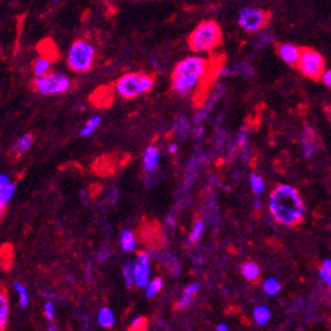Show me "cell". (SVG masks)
Here are the masks:
<instances>
[{
	"label": "cell",
	"mask_w": 331,
	"mask_h": 331,
	"mask_svg": "<svg viewBox=\"0 0 331 331\" xmlns=\"http://www.w3.org/2000/svg\"><path fill=\"white\" fill-rule=\"evenodd\" d=\"M215 62L201 55H190L176 65L172 72V90L178 97H194L211 81Z\"/></svg>",
	"instance_id": "cell-1"
},
{
	"label": "cell",
	"mask_w": 331,
	"mask_h": 331,
	"mask_svg": "<svg viewBox=\"0 0 331 331\" xmlns=\"http://www.w3.org/2000/svg\"><path fill=\"white\" fill-rule=\"evenodd\" d=\"M269 211L277 223L293 229L304 222L306 207L296 187L279 185L269 197Z\"/></svg>",
	"instance_id": "cell-2"
},
{
	"label": "cell",
	"mask_w": 331,
	"mask_h": 331,
	"mask_svg": "<svg viewBox=\"0 0 331 331\" xmlns=\"http://www.w3.org/2000/svg\"><path fill=\"white\" fill-rule=\"evenodd\" d=\"M223 40L221 25L214 20H206L194 28L189 34L187 44L194 53H210L221 45Z\"/></svg>",
	"instance_id": "cell-3"
},
{
	"label": "cell",
	"mask_w": 331,
	"mask_h": 331,
	"mask_svg": "<svg viewBox=\"0 0 331 331\" xmlns=\"http://www.w3.org/2000/svg\"><path fill=\"white\" fill-rule=\"evenodd\" d=\"M154 86V78L145 73H127L115 83V93L123 99H135L144 95Z\"/></svg>",
	"instance_id": "cell-4"
},
{
	"label": "cell",
	"mask_w": 331,
	"mask_h": 331,
	"mask_svg": "<svg viewBox=\"0 0 331 331\" xmlns=\"http://www.w3.org/2000/svg\"><path fill=\"white\" fill-rule=\"evenodd\" d=\"M95 57L97 49L91 41L86 38H78L69 48L66 65L74 73H87L93 68Z\"/></svg>",
	"instance_id": "cell-5"
},
{
	"label": "cell",
	"mask_w": 331,
	"mask_h": 331,
	"mask_svg": "<svg viewBox=\"0 0 331 331\" xmlns=\"http://www.w3.org/2000/svg\"><path fill=\"white\" fill-rule=\"evenodd\" d=\"M297 69L310 79L319 81L322 79L323 73L326 72L325 58L321 53L311 48H301V57Z\"/></svg>",
	"instance_id": "cell-6"
},
{
	"label": "cell",
	"mask_w": 331,
	"mask_h": 331,
	"mask_svg": "<svg viewBox=\"0 0 331 331\" xmlns=\"http://www.w3.org/2000/svg\"><path fill=\"white\" fill-rule=\"evenodd\" d=\"M32 87L41 95H58L72 87V79L62 73H51L41 78H34Z\"/></svg>",
	"instance_id": "cell-7"
},
{
	"label": "cell",
	"mask_w": 331,
	"mask_h": 331,
	"mask_svg": "<svg viewBox=\"0 0 331 331\" xmlns=\"http://www.w3.org/2000/svg\"><path fill=\"white\" fill-rule=\"evenodd\" d=\"M271 12L255 7H246L239 13L238 23L247 32H259L271 22Z\"/></svg>",
	"instance_id": "cell-8"
},
{
	"label": "cell",
	"mask_w": 331,
	"mask_h": 331,
	"mask_svg": "<svg viewBox=\"0 0 331 331\" xmlns=\"http://www.w3.org/2000/svg\"><path fill=\"white\" fill-rule=\"evenodd\" d=\"M149 276H151V256L145 252L140 251L137 252L133 260V285L137 288H147L149 284Z\"/></svg>",
	"instance_id": "cell-9"
},
{
	"label": "cell",
	"mask_w": 331,
	"mask_h": 331,
	"mask_svg": "<svg viewBox=\"0 0 331 331\" xmlns=\"http://www.w3.org/2000/svg\"><path fill=\"white\" fill-rule=\"evenodd\" d=\"M276 51L285 64H288L292 68H297L301 57V48L296 47L293 44H277Z\"/></svg>",
	"instance_id": "cell-10"
},
{
	"label": "cell",
	"mask_w": 331,
	"mask_h": 331,
	"mask_svg": "<svg viewBox=\"0 0 331 331\" xmlns=\"http://www.w3.org/2000/svg\"><path fill=\"white\" fill-rule=\"evenodd\" d=\"M160 164V149L156 145H149L143 153V166L148 174H154Z\"/></svg>",
	"instance_id": "cell-11"
},
{
	"label": "cell",
	"mask_w": 331,
	"mask_h": 331,
	"mask_svg": "<svg viewBox=\"0 0 331 331\" xmlns=\"http://www.w3.org/2000/svg\"><path fill=\"white\" fill-rule=\"evenodd\" d=\"M34 143V136L33 133H25V135L20 136L15 143L12 144L11 148V156L15 158L20 157L23 154H25Z\"/></svg>",
	"instance_id": "cell-12"
},
{
	"label": "cell",
	"mask_w": 331,
	"mask_h": 331,
	"mask_svg": "<svg viewBox=\"0 0 331 331\" xmlns=\"http://www.w3.org/2000/svg\"><path fill=\"white\" fill-rule=\"evenodd\" d=\"M51 58L49 55H40L32 64V73L34 74V78H41L51 73Z\"/></svg>",
	"instance_id": "cell-13"
},
{
	"label": "cell",
	"mask_w": 331,
	"mask_h": 331,
	"mask_svg": "<svg viewBox=\"0 0 331 331\" xmlns=\"http://www.w3.org/2000/svg\"><path fill=\"white\" fill-rule=\"evenodd\" d=\"M9 318V301L7 296V289L0 284V331H4L8 325Z\"/></svg>",
	"instance_id": "cell-14"
},
{
	"label": "cell",
	"mask_w": 331,
	"mask_h": 331,
	"mask_svg": "<svg viewBox=\"0 0 331 331\" xmlns=\"http://www.w3.org/2000/svg\"><path fill=\"white\" fill-rule=\"evenodd\" d=\"M201 289V284L198 282H193V284L187 285L186 289H185V292H183L182 297L179 298L177 304H176V309L177 310H182L186 309L189 306L193 304V300L197 296V293L200 292Z\"/></svg>",
	"instance_id": "cell-15"
},
{
	"label": "cell",
	"mask_w": 331,
	"mask_h": 331,
	"mask_svg": "<svg viewBox=\"0 0 331 331\" xmlns=\"http://www.w3.org/2000/svg\"><path fill=\"white\" fill-rule=\"evenodd\" d=\"M302 148L306 157H311L314 154L317 145H315V133L311 128H305L302 136Z\"/></svg>",
	"instance_id": "cell-16"
},
{
	"label": "cell",
	"mask_w": 331,
	"mask_h": 331,
	"mask_svg": "<svg viewBox=\"0 0 331 331\" xmlns=\"http://www.w3.org/2000/svg\"><path fill=\"white\" fill-rule=\"evenodd\" d=\"M120 247L124 252H133L137 247V238L136 235L132 232L131 229H124L123 232L120 233Z\"/></svg>",
	"instance_id": "cell-17"
},
{
	"label": "cell",
	"mask_w": 331,
	"mask_h": 331,
	"mask_svg": "<svg viewBox=\"0 0 331 331\" xmlns=\"http://www.w3.org/2000/svg\"><path fill=\"white\" fill-rule=\"evenodd\" d=\"M242 275L247 281H257L260 277V268L259 265L254 261H247L242 265Z\"/></svg>",
	"instance_id": "cell-18"
},
{
	"label": "cell",
	"mask_w": 331,
	"mask_h": 331,
	"mask_svg": "<svg viewBox=\"0 0 331 331\" xmlns=\"http://www.w3.org/2000/svg\"><path fill=\"white\" fill-rule=\"evenodd\" d=\"M190 122H189V119L185 115H179V116H177V119L174 120L173 131L177 136H183L185 137L190 132Z\"/></svg>",
	"instance_id": "cell-19"
},
{
	"label": "cell",
	"mask_w": 331,
	"mask_h": 331,
	"mask_svg": "<svg viewBox=\"0 0 331 331\" xmlns=\"http://www.w3.org/2000/svg\"><path fill=\"white\" fill-rule=\"evenodd\" d=\"M98 323L104 329H110V327L114 326L115 315L112 313V310L108 309V307H103V309L99 310Z\"/></svg>",
	"instance_id": "cell-20"
},
{
	"label": "cell",
	"mask_w": 331,
	"mask_h": 331,
	"mask_svg": "<svg viewBox=\"0 0 331 331\" xmlns=\"http://www.w3.org/2000/svg\"><path fill=\"white\" fill-rule=\"evenodd\" d=\"M102 123V118L101 116H93V118H90L87 122L85 123V126L81 128V133L82 137H87V136L93 135L94 132L98 129V127Z\"/></svg>",
	"instance_id": "cell-21"
},
{
	"label": "cell",
	"mask_w": 331,
	"mask_h": 331,
	"mask_svg": "<svg viewBox=\"0 0 331 331\" xmlns=\"http://www.w3.org/2000/svg\"><path fill=\"white\" fill-rule=\"evenodd\" d=\"M254 318H255V322L257 325L263 326L271 319V310L268 309L267 306H257L254 310Z\"/></svg>",
	"instance_id": "cell-22"
},
{
	"label": "cell",
	"mask_w": 331,
	"mask_h": 331,
	"mask_svg": "<svg viewBox=\"0 0 331 331\" xmlns=\"http://www.w3.org/2000/svg\"><path fill=\"white\" fill-rule=\"evenodd\" d=\"M204 229V222L202 221V219L194 222V225L191 227L190 235H189V243L194 244V243L198 242V240L202 238Z\"/></svg>",
	"instance_id": "cell-23"
},
{
	"label": "cell",
	"mask_w": 331,
	"mask_h": 331,
	"mask_svg": "<svg viewBox=\"0 0 331 331\" xmlns=\"http://www.w3.org/2000/svg\"><path fill=\"white\" fill-rule=\"evenodd\" d=\"M15 193H16V185L15 183H9L7 186L1 187L0 189V204H8L9 201L12 200L13 196H15Z\"/></svg>",
	"instance_id": "cell-24"
},
{
	"label": "cell",
	"mask_w": 331,
	"mask_h": 331,
	"mask_svg": "<svg viewBox=\"0 0 331 331\" xmlns=\"http://www.w3.org/2000/svg\"><path fill=\"white\" fill-rule=\"evenodd\" d=\"M161 289H162L161 279H160V277L152 279V280L149 281V284L147 285V288H145V297L152 298L153 296H156Z\"/></svg>",
	"instance_id": "cell-25"
},
{
	"label": "cell",
	"mask_w": 331,
	"mask_h": 331,
	"mask_svg": "<svg viewBox=\"0 0 331 331\" xmlns=\"http://www.w3.org/2000/svg\"><path fill=\"white\" fill-rule=\"evenodd\" d=\"M122 271H123V277L127 288H132V285H133V260H126Z\"/></svg>",
	"instance_id": "cell-26"
},
{
	"label": "cell",
	"mask_w": 331,
	"mask_h": 331,
	"mask_svg": "<svg viewBox=\"0 0 331 331\" xmlns=\"http://www.w3.org/2000/svg\"><path fill=\"white\" fill-rule=\"evenodd\" d=\"M250 183L251 187H252V191L255 193L256 196H260V194H263L264 190H265V185H264L263 178L260 177L259 174L252 173L250 176Z\"/></svg>",
	"instance_id": "cell-27"
},
{
	"label": "cell",
	"mask_w": 331,
	"mask_h": 331,
	"mask_svg": "<svg viewBox=\"0 0 331 331\" xmlns=\"http://www.w3.org/2000/svg\"><path fill=\"white\" fill-rule=\"evenodd\" d=\"M13 288L17 292V296H19V302H20V306L25 307L28 305V301H29V294H28V290H26L25 285H23L22 282H13Z\"/></svg>",
	"instance_id": "cell-28"
},
{
	"label": "cell",
	"mask_w": 331,
	"mask_h": 331,
	"mask_svg": "<svg viewBox=\"0 0 331 331\" xmlns=\"http://www.w3.org/2000/svg\"><path fill=\"white\" fill-rule=\"evenodd\" d=\"M263 289L265 294H268V296H276L281 290V285L275 279H268V280L264 281Z\"/></svg>",
	"instance_id": "cell-29"
},
{
	"label": "cell",
	"mask_w": 331,
	"mask_h": 331,
	"mask_svg": "<svg viewBox=\"0 0 331 331\" xmlns=\"http://www.w3.org/2000/svg\"><path fill=\"white\" fill-rule=\"evenodd\" d=\"M148 327V321L145 317H136L132 321L131 326L128 327V331H147Z\"/></svg>",
	"instance_id": "cell-30"
},
{
	"label": "cell",
	"mask_w": 331,
	"mask_h": 331,
	"mask_svg": "<svg viewBox=\"0 0 331 331\" xmlns=\"http://www.w3.org/2000/svg\"><path fill=\"white\" fill-rule=\"evenodd\" d=\"M247 140H248V128L243 127L238 133V137H236V144H238L239 148H246Z\"/></svg>",
	"instance_id": "cell-31"
},
{
	"label": "cell",
	"mask_w": 331,
	"mask_h": 331,
	"mask_svg": "<svg viewBox=\"0 0 331 331\" xmlns=\"http://www.w3.org/2000/svg\"><path fill=\"white\" fill-rule=\"evenodd\" d=\"M44 314H45V317H47L49 322L54 321V305L51 301H48L45 304V306H44Z\"/></svg>",
	"instance_id": "cell-32"
},
{
	"label": "cell",
	"mask_w": 331,
	"mask_h": 331,
	"mask_svg": "<svg viewBox=\"0 0 331 331\" xmlns=\"http://www.w3.org/2000/svg\"><path fill=\"white\" fill-rule=\"evenodd\" d=\"M110 255H111V251L110 250H104V248H103V250L99 251L98 260L101 261V263H103V261H106V260L110 257Z\"/></svg>",
	"instance_id": "cell-33"
},
{
	"label": "cell",
	"mask_w": 331,
	"mask_h": 331,
	"mask_svg": "<svg viewBox=\"0 0 331 331\" xmlns=\"http://www.w3.org/2000/svg\"><path fill=\"white\" fill-rule=\"evenodd\" d=\"M322 82L327 86V87H330L331 89V69H329V70H326V72L323 73Z\"/></svg>",
	"instance_id": "cell-34"
},
{
	"label": "cell",
	"mask_w": 331,
	"mask_h": 331,
	"mask_svg": "<svg viewBox=\"0 0 331 331\" xmlns=\"http://www.w3.org/2000/svg\"><path fill=\"white\" fill-rule=\"evenodd\" d=\"M319 276H321V279H322V280L326 282L327 286L331 289V276H330V275H327L326 272L321 269V271H319Z\"/></svg>",
	"instance_id": "cell-35"
},
{
	"label": "cell",
	"mask_w": 331,
	"mask_h": 331,
	"mask_svg": "<svg viewBox=\"0 0 331 331\" xmlns=\"http://www.w3.org/2000/svg\"><path fill=\"white\" fill-rule=\"evenodd\" d=\"M9 183H11V179H9L8 176H7V174L0 173V189H1V187L7 186V185H9Z\"/></svg>",
	"instance_id": "cell-36"
},
{
	"label": "cell",
	"mask_w": 331,
	"mask_h": 331,
	"mask_svg": "<svg viewBox=\"0 0 331 331\" xmlns=\"http://www.w3.org/2000/svg\"><path fill=\"white\" fill-rule=\"evenodd\" d=\"M322 271H325L327 275L331 276V259H326L322 263Z\"/></svg>",
	"instance_id": "cell-37"
},
{
	"label": "cell",
	"mask_w": 331,
	"mask_h": 331,
	"mask_svg": "<svg viewBox=\"0 0 331 331\" xmlns=\"http://www.w3.org/2000/svg\"><path fill=\"white\" fill-rule=\"evenodd\" d=\"M204 133V128L202 127V126H197V127H194V129H193V136H194V137H201Z\"/></svg>",
	"instance_id": "cell-38"
},
{
	"label": "cell",
	"mask_w": 331,
	"mask_h": 331,
	"mask_svg": "<svg viewBox=\"0 0 331 331\" xmlns=\"http://www.w3.org/2000/svg\"><path fill=\"white\" fill-rule=\"evenodd\" d=\"M165 225L168 226V227H170V229H173L174 226H176V218H174L173 215H168L165 219Z\"/></svg>",
	"instance_id": "cell-39"
},
{
	"label": "cell",
	"mask_w": 331,
	"mask_h": 331,
	"mask_svg": "<svg viewBox=\"0 0 331 331\" xmlns=\"http://www.w3.org/2000/svg\"><path fill=\"white\" fill-rule=\"evenodd\" d=\"M168 151H169L170 154H176V153L178 152V147H177V144H174V143H170L168 145Z\"/></svg>",
	"instance_id": "cell-40"
},
{
	"label": "cell",
	"mask_w": 331,
	"mask_h": 331,
	"mask_svg": "<svg viewBox=\"0 0 331 331\" xmlns=\"http://www.w3.org/2000/svg\"><path fill=\"white\" fill-rule=\"evenodd\" d=\"M217 331H229V327L226 326L225 323H221V325H219V326H218Z\"/></svg>",
	"instance_id": "cell-41"
},
{
	"label": "cell",
	"mask_w": 331,
	"mask_h": 331,
	"mask_svg": "<svg viewBox=\"0 0 331 331\" xmlns=\"http://www.w3.org/2000/svg\"><path fill=\"white\" fill-rule=\"evenodd\" d=\"M4 208H5V206H3V204H0V219H1V217H3V214H4Z\"/></svg>",
	"instance_id": "cell-42"
},
{
	"label": "cell",
	"mask_w": 331,
	"mask_h": 331,
	"mask_svg": "<svg viewBox=\"0 0 331 331\" xmlns=\"http://www.w3.org/2000/svg\"><path fill=\"white\" fill-rule=\"evenodd\" d=\"M47 331H57V329H54L53 326H49V327H48Z\"/></svg>",
	"instance_id": "cell-43"
},
{
	"label": "cell",
	"mask_w": 331,
	"mask_h": 331,
	"mask_svg": "<svg viewBox=\"0 0 331 331\" xmlns=\"http://www.w3.org/2000/svg\"><path fill=\"white\" fill-rule=\"evenodd\" d=\"M330 227H331V225H330Z\"/></svg>",
	"instance_id": "cell-44"
}]
</instances>
